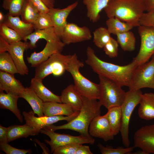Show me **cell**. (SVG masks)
Masks as SVG:
<instances>
[{"label":"cell","instance_id":"obj_1","mask_svg":"<svg viewBox=\"0 0 154 154\" xmlns=\"http://www.w3.org/2000/svg\"><path fill=\"white\" fill-rule=\"evenodd\" d=\"M86 63L98 74L109 78L121 86L129 87L133 73L137 66L133 60L126 65L120 66L104 61L96 54L93 49L86 48Z\"/></svg>","mask_w":154,"mask_h":154},{"label":"cell","instance_id":"obj_2","mask_svg":"<svg viewBox=\"0 0 154 154\" xmlns=\"http://www.w3.org/2000/svg\"><path fill=\"white\" fill-rule=\"evenodd\" d=\"M83 105L77 116L65 124L56 126L53 124L45 129L55 131L61 129H70L77 131L80 135L87 137H91L89 133L90 125L93 119L100 115L102 106L99 101L90 99L82 96Z\"/></svg>","mask_w":154,"mask_h":154},{"label":"cell","instance_id":"obj_3","mask_svg":"<svg viewBox=\"0 0 154 154\" xmlns=\"http://www.w3.org/2000/svg\"><path fill=\"white\" fill-rule=\"evenodd\" d=\"M104 9L108 18L116 17L138 27L146 11V0H110Z\"/></svg>","mask_w":154,"mask_h":154},{"label":"cell","instance_id":"obj_4","mask_svg":"<svg viewBox=\"0 0 154 154\" xmlns=\"http://www.w3.org/2000/svg\"><path fill=\"white\" fill-rule=\"evenodd\" d=\"M84 66L79 60L76 54L72 55L66 70L71 74L74 85L82 96L90 99L99 100L101 95L99 84L95 83L84 76L80 72V68Z\"/></svg>","mask_w":154,"mask_h":154},{"label":"cell","instance_id":"obj_5","mask_svg":"<svg viewBox=\"0 0 154 154\" xmlns=\"http://www.w3.org/2000/svg\"><path fill=\"white\" fill-rule=\"evenodd\" d=\"M101 95L99 101L102 106L108 109L112 107L121 106L126 95L119 85L106 77L98 75Z\"/></svg>","mask_w":154,"mask_h":154},{"label":"cell","instance_id":"obj_6","mask_svg":"<svg viewBox=\"0 0 154 154\" xmlns=\"http://www.w3.org/2000/svg\"><path fill=\"white\" fill-rule=\"evenodd\" d=\"M142 93L140 90H130L126 93L125 99L120 107L121 109V123L120 132L124 146L129 147V125L132 113L136 106L139 104Z\"/></svg>","mask_w":154,"mask_h":154},{"label":"cell","instance_id":"obj_7","mask_svg":"<svg viewBox=\"0 0 154 154\" xmlns=\"http://www.w3.org/2000/svg\"><path fill=\"white\" fill-rule=\"evenodd\" d=\"M72 55L56 53L36 67L34 78L42 80L52 74L56 76L62 75L66 69Z\"/></svg>","mask_w":154,"mask_h":154},{"label":"cell","instance_id":"obj_8","mask_svg":"<svg viewBox=\"0 0 154 154\" xmlns=\"http://www.w3.org/2000/svg\"><path fill=\"white\" fill-rule=\"evenodd\" d=\"M128 87L132 90L145 88L154 89V54L150 61L137 67Z\"/></svg>","mask_w":154,"mask_h":154},{"label":"cell","instance_id":"obj_9","mask_svg":"<svg viewBox=\"0 0 154 154\" xmlns=\"http://www.w3.org/2000/svg\"><path fill=\"white\" fill-rule=\"evenodd\" d=\"M138 32L141 39L140 46L133 60L137 66L148 62L154 54V28L140 25Z\"/></svg>","mask_w":154,"mask_h":154},{"label":"cell","instance_id":"obj_10","mask_svg":"<svg viewBox=\"0 0 154 154\" xmlns=\"http://www.w3.org/2000/svg\"><path fill=\"white\" fill-rule=\"evenodd\" d=\"M40 132L47 135L50 140L45 139V142L50 147V153H53L57 148L62 146L72 144H93L94 139L91 137H87L80 135L74 136L65 134H60L46 129H41Z\"/></svg>","mask_w":154,"mask_h":154},{"label":"cell","instance_id":"obj_11","mask_svg":"<svg viewBox=\"0 0 154 154\" xmlns=\"http://www.w3.org/2000/svg\"><path fill=\"white\" fill-rule=\"evenodd\" d=\"M79 111H77L73 114L68 116L59 115L51 116H44L38 117L35 116L33 111H24L22 114L27 123L40 132L41 129H44L49 125H52L59 121L66 120L68 122L75 118Z\"/></svg>","mask_w":154,"mask_h":154},{"label":"cell","instance_id":"obj_12","mask_svg":"<svg viewBox=\"0 0 154 154\" xmlns=\"http://www.w3.org/2000/svg\"><path fill=\"white\" fill-rule=\"evenodd\" d=\"M91 31L87 27H79L73 23H68L60 37L66 45L81 42L90 40Z\"/></svg>","mask_w":154,"mask_h":154},{"label":"cell","instance_id":"obj_13","mask_svg":"<svg viewBox=\"0 0 154 154\" xmlns=\"http://www.w3.org/2000/svg\"><path fill=\"white\" fill-rule=\"evenodd\" d=\"M134 147L144 154H154V124L145 125L138 129L133 137Z\"/></svg>","mask_w":154,"mask_h":154},{"label":"cell","instance_id":"obj_14","mask_svg":"<svg viewBox=\"0 0 154 154\" xmlns=\"http://www.w3.org/2000/svg\"><path fill=\"white\" fill-rule=\"evenodd\" d=\"M66 45L61 41L47 42L41 51L38 52H34L27 57V62L32 67H36L54 54L61 53Z\"/></svg>","mask_w":154,"mask_h":154},{"label":"cell","instance_id":"obj_15","mask_svg":"<svg viewBox=\"0 0 154 154\" xmlns=\"http://www.w3.org/2000/svg\"><path fill=\"white\" fill-rule=\"evenodd\" d=\"M90 136L103 139L105 141L113 140L114 135L106 115L94 117L89 128Z\"/></svg>","mask_w":154,"mask_h":154},{"label":"cell","instance_id":"obj_16","mask_svg":"<svg viewBox=\"0 0 154 154\" xmlns=\"http://www.w3.org/2000/svg\"><path fill=\"white\" fill-rule=\"evenodd\" d=\"M78 4L76 1L63 9L54 7L50 9L48 13L51 17L55 32L60 37L68 23L66 19L68 16Z\"/></svg>","mask_w":154,"mask_h":154},{"label":"cell","instance_id":"obj_17","mask_svg":"<svg viewBox=\"0 0 154 154\" xmlns=\"http://www.w3.org/2000/svg\"><path fill=\"white\" fill-rule=\"evenodd\" d=\"M28 49V42L20 41L11 44L8 51L15 63L19 74L21 75H27L29 73L23 57L25 51Z\"/></svg>","mask_w":154,"mask_h":154},{"label":"cell","instance_id":"obj_18","mask_svg":"<svg viewBox=\"0 0 154 154\" xmlns=\"http://www.w3.org/2000/svg\"><path fill=\"white\" fill-rule=\"evenodd\" d=\"M14 74L0 71V91L14 94L19 98L21 94L25 88Z\"/></svg>","mask_w":154,"mask_h":154},{"label":"cell","instance_id":"obj_19","mask_svg":"<svg viewBox=\"0 0 154 154\" xmlns=\"http://www.w3.org/2000/svg\"><path fill=\"white\" fill-rule=\"evenodd\" d=\"M60 96L62 103L68 105L76 111L80 110L83 105L82 96L74 85L67 86Z\"/></svg>","mask_w":154,"mask_h":154},{"label":"cell","instance_id":"obj_20","mask_svg":"<svg viewBox=\"0 0 154 154\" xmlns=\"http://www.w3.org/2000/svg\"><path fill=\"white\" fill-rule=\"evenodd\" d=\"M43 39L46 42L61 41L60 37L55 32L53 27L45 29L35 30L23 39L25 41L27 40L29 48L32 49L36 47V43L40 39Z\"/></svg>","mask_w":154,"mask_h":154},{"label":"cell","instance_id":"obj_21","mask_svg":"<svg viewBox=\"0 0 154 154\" xmlns=\"http://www.w3.org/2000/svg\"><path fill=\"white\" fill-rule=\"evenodd\" d=\"M13 29L24 38L33 32L34 29L32 24L26 23L19 16H14L8 13L5 16V19L2 23Z\"/></svg>","mask_w":154,"mask_h":154},{"label":"cell","instance_id":"obj_22","mask_svg":"<svg viewBox=\"0 0 154 154\" xmlns=\"http://www.w3.org/2000/svg\"><path fill=\"white\" fill-rule=\"evenodd\" d=\"M42 80L35 78L31 81L30 88L44 102H54L62 103L60 96L55 94L43 85Z\"/></svg>","mask_w":154,"mask_h":154},{"label":"cell","instance_id":"obj_23","mask_svg":"<svg viewBox=\"0 0 154 154\" xmlns=\"http://www.w3.org/2000/svg\"><path fill=\"white\" fill-rule=\"evenodd\" d=\"M138 114L141 119L147 120L154 119V93L142 94Z\"/></svg>","mask_w":154,"mask_h":154},{"label":"cell","instance_id":"obj_24","mask_svg":"<svg viewBox=\"0 0 154 154\" xmlns=\"http://www.w3.org/2000/svg\"><path fill=\"white\" fill-rule=\"evenodd\" d=\"M76 111L66 104L54 102H44L43 112L44 116H51L59 115L71 116Z\"/></svg>","mask_w":154,"mask_h":154},{"label":"cell","instance_id":"obj_25","mask_svg":"<svg viewBox=\"0 0 154 154\" xmlns=\"http://www.w3.org/2000/svg\"><path fill=\"white\" fill-rule=\"evenodd\" d=\"M7 131L8 142L19 138L38 135L40 133L27 123L23 125H14L9 127Z\"/></svg>","mask_w":154,"mask_h":154},{"label":"cell","instance_id":"obj_26","mask_svg":"<svg viewBox=\"0 0 154 154\" xmlns=\"http://www.w3.org/2000/svg\"><path fill=\"white\" fill-rule=\"evenodd\" d=\"M109 1L83 0L87 9V17L90 21L95 23L99 20L100 13L106 6Z\"/></svg>","mask_w":154,"mask_h":154},{"label":"cell","instance_id":"obj_27","mask_svg":"<svg viewBox=\"0 0 154 154\" xmlns=\"http://www.w3.org/2000/svg\"><path fill=\"white\" fill-rule=\"evenodd\" d=\"M18 96L9 93H0V107L2 109H8L11 111L21 122L23 121V117L17 106Z\"/></svg>","mask_w":154,"mask_h":154},{"label":"cell","instance_id":"obj_28","mask_svg":"<svg viewBox=\"0 0 154 154\" xmlns=\"http://www.w3.org/2000/svg\"><path fill=\"white\" fill-rule=\"evenodd\" d=\"M19 98L25 99L38 116H44L43 112L44 102L30 87L25 88L20 94Z\"/></svg>","mask_w":154,"mask_h":154},{"label":"cell","instance_id":"obj_29","mask_svg":"<svg viewBox=\"0 0 154 154\" xmlns=\"http://www.w3.org/2000/svg\"><path fill=\"white\" fill-rule=\"evenodd\" d=\"M105 114L114 135L120 132L121 123V112L120 106H114L108 109Z\"/></svg>","mask_w":154,"mask_h":154},{"label":"cell","instance_id":"obj_30","mask_svg":"<svg viewBox=\"0 0 154 154\" xmlns=\"http://www.w3.org/2000/svg\"><path fill=\"white\" fill-rule=\"evenodd\" d=\"M106 24L109 33L116 35L130 31L134 27L129 24L114 17L108 18L106 21Z\"/></svg>","mask_w":154,"mask_h":154},{"label":"cell","instance_id":"obj_31","mask_svg":"<svg viewBox=\"0 0 154 154\" xmlns=\"http://www.w3.org/2000/svg\"><path fill=\"white\" fill-rule=\"evenodd\" d=\"M117 41L124 51L131 52L135 49L136 39L133 32L129 31L117 34Z\"/></svg>","mask_w":154,"mask_h":154},{"label":"cell","instance_id":"obj_32","mask_svg":"<svg viewBox=\"0 0 154 154\" xmlns=\"http://www.w3.org/2000/svg\"><path fill=\"white\" fill-rule=\"evenodd\" d=\"M39 13L28 0H25L21 12L22 20L26 23L33 24Z\"/></svg>","mask_w":154,"mask_h":154},{"label":"cell","instance_id":"obj_33","mask_svg":"<svg viewBox=\"0 0 154 154\" xmlns=\"http://www.w3.org/2000/svg\"><path fill=\"white\" fill-rule=\"evenodd\" d=\"M111 34L107 28L100 27L96 29L93 32V42L98 48H103L111 38Z\"/></svg>","mask_w":154,"mask_h":154},{"label":"cell","instance_id":"obj_34","mask_svg":"<svg viewBox=\"0 0 154 154\" xmlns=\"http://www.w3.org/2000/svg\"><path fill=\"white\" fill-rule=\"evenodd\" d=\"M0 71L13 74L19 73L15 63L8 52L0 53Z\"/></svg>","mask_w":154,"mask_h":154},{"label":"cell","instance_id":"obj_35","mask_svg":"<svg viewBox=\"0 0 154 154\" xmlns=\"http://www.w3.org/2000/svg\"><path fill=\"white\" fill-rule=\"evenodd\" d=\"M0 37L10 44L23 40L18 33L3 23H0Z\"/></svg>","mask_w":154,"mask_h":154},{"label":"cell","instance_id":"obj_36","mask_svg":"<svg viewBox=\"0 0 154 154\" xmlns=\"http://www.w3.org/2000/svg\"><path fill=\"white\" fill-rule=\"evenodd\" d=\"M25 0H3L2 7L8 11V13L13 16H21L22 8Z\"/></svg>","mask_w":154,"mask_h":154},{"label":"cell","instance_id":"obj_37","mask_svg":"<svg viewBox=\"0 0 154 154\" xmlns=\"http://www.w3.org/2000/svg\"><path fill=\"white\" fill-rule=\"evenodd\" d=\"M33 24L35 30L53 27L51 17L48 13H39L37 18Z\"/></svg>","mask_w":154,"mask_h":154},{"label":"cell","instance_id":"obj_38","mask_svg":"<svg viewBox=\"0 0 154 154\" xmlns=\"http://www.w3.org/2000/svg\"><path fill=\"white\" fill-rule=\"evenodd\" d=\"M97 146L102 154H130L133 151L134 146L125 148L118 147L114 148L111 146H103L100 143L98 144Z\"/></svg>","mask_w":154,"mask_h":154},{"label":"cell","instance_id":"obj_39","mask_svg":"<svg viewBox=\"0 0 154 154\" xmlns=\"http://www.w3.org/2000/svg\"><path fill=\"white\" fill-rule=\"evenodd\" d=\"M118 44L117 40L112 37L103 48L105 54L111 58L117 57L118 54Z\"/></svg>","mask_w":154,"mask_h":154},{"label":"cell","instance_id":"obj_40","mask_svg":"<svg viewBox=\"0 0 154 154\" xmlns=\"http://www.w3.org/2000/svg\"><path fill=\"white\" fill-rule=\"evenodd\" d=\"M0 149L7 154H30L32 152L30 149H21L13 147L8 143H0Z\"/></svg>","mask_w":154,"mask_h":154},{"label":"cell","instance_id":"obj_41","mask_svg":"<svg viewBox=\"0 0 154 154\" xmlns=\"http://www.w3.org/2000/svg\"><path fill=\"white\" fill-rule=\"evenodd\" d=\"M82 144H72L64 145L56 148L54 154H75L80 146Z\"/></svg>","mask_w":154,"mask_h":154},{"label":"cell","instance_id":"obj_42","mask_svg":"<svg viewBox=\"0 0 154 154\" xmlns=\"http://www.w3.org/2000/svg\"><path fill=\"white\" fill-rule=\"evenodd\" d=\"M140 25L154 28V12L144 13L139 21Z\"/></svg>","mask_w":154,"mask_h":154},{"label":"cell","instance_id":"obj_43","mask_svg":"<svg viewBox=\"0 0 154 154\" xmlns=\"http://www.w3.org/2000/svg\"><path fill=\"white\" fill-rule=\"evenodd\" d=\"M40 13H48L50 9L41 0H28Z\"/></svg>","mask_w":154,"mask_h":154},{"label":"cell","instance_id":"obj_44","mask_svg":"<svg viewBox=\"0 0 154 154\" xmlns=\"http://www.w3.org/2000/svg\"><path fill=\"white\" fill-rule=\"evenodd\" d=\"M8 127L0 125V143H8L7 131Z\"/></svg>","mask_w":154,"mask_h":154},{"label":"cell","instance_id":"obj_45","mask_svg":"<svg viewBox=\"0 0 154 154\" xmlns=\"http://www.w3.org/2000/svg\"><path fill=\"white\" fill-rule=\"evenodd\" d=\"M89 146L80 145L75 154H92Z\"/></svg>","mask_w":154,"mask_h":154},{"label":"cell","instance_id":"obj_46","mask_svg":"<svg viewBox=\"0 0 154 154\" xmlns=\"http://www.w3.org/2000/svg\"><path fill=\"white\" fill-rule=\"evenodd\" d=\"M10 44L0 37V53L8 51Z\"/></svg>","mask_w":154,"mask_h":154},{"label":"cell","instance_id":"obj_47","mask_svg":"<svg viewBox=\"0 0 154 154\" xmlns=\"http://www.w3.org/2000/svg\"><path fill=\"white\" fill-rule=\"evenodd\" d=\"M146 11L154 12V0H146Z\"/></svg>","mask_w":154,"mask_h":154},{"label":"cell","instance_id":"obj_48","mask_svg":"<svg viewBox=\"0 0 154 154\" xmlns=\"http://www.w3.org/2000/svg\"><path fill=\"white\" fill-rule=\"evenodd\" d=\"M50 9L54 7V0H41Z\"/></svg>","mask_w":154,"mask_h":154},{"label":"cell","instance_id":"obj_49","mask_svg":"<svg viewBox=\"0 0 154 154\" xmlns=\"http://www.w3.org/2000/svg\"><path fill=\"white\" fill-rule=\"evenodd\" d=\"M5 19V16L1 12H0V23H2Z\"/></svg>","mask_w":154,"mask_h":154}]
</instances>
